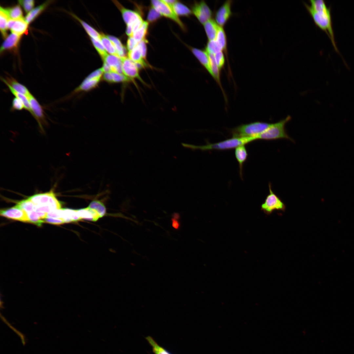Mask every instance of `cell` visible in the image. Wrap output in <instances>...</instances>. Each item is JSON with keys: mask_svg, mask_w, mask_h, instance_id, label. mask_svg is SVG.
I'll return each instance as SVG.
<instances>
[{"mask_svg": "<svg viewBox=\"0 0 354 354\" xmlns=\"http://www.w3.org/2000/svg\"><path fill=\"white\" fill-rule=\"evenodd\" d=\"M228 101L236 115L237 120L241 123L243 129L258 151L263 147L266 140L271 135L268 134L267 128L265 127L254 105L239 100L234 97L227 95Z\"/></svg>", "mask_w": 354, "mask_h": 354, "instance_id": "cell-18", "label": "cell"}, {"mask_svg": "<svg viewBox=\"0 0 354 354\" xmlns=\"http://www.w3.org/2000/svg\"><path fill=\"white\" fill-rule=\"evenodd\" d=\"M344 109V106L336 98L333 91L322 93L317 104V119L321 129L337 120Z\"/></svg>", "mask_w": 354, "mask_h": 354, "instance_id": "cell-21", "label": "cell"}, {"mask_svg": "<svg viewBox=\"0 0 354 354\" xmlns=\"http://www.w3.org/2000/svg\"><path fill=\"white\" fill-rule=\"evenodd\" d=\"M332 91L345 108L354 103V64L335 82Z\"/></svg>", "mask_w": 354, "mask_h": 354, "instance_id": "cell-22", "label": "cell"}, {"mask_svg": "<svg viewBox=\"0 0 354 354\" xmlns=\"http://www.w3.org/2000/svg\"><path fill=\"white\" fill-rule=\"evenodd\" d=\"M2 199L15 214L24 215L38 227L69 243L77 236L64 215L48 207L41 198L28 190H17L12 194H2Z\"/></svg>", "mask_w": 354, "mask_h": 354, "instance_id": "cell-8", "label": "cell"}, {"mask_svg": "<svg viewBox=\"0 0 354 354\" xmlns=\"http://www.w3.org/2000/svg\"><path fill=\"white\" fill-rule=\"evenodd\" d=\"M259 183L254 169L243 172L229 181L174 236L162 243L158 250L174 249L198 234L219 231L236 223L245 216L256 201Z\"/></svg>", "mask_w": 354, "mask_h": 354, "instance_id": "cell-1", "label": "cell"}, {"mask_svg": "<svg viewBox=\"0 0 354 354\" xmlns=\"http://www.w3.org/2000/svg\"><path fill=\"white\" fill-rule=\"evenodd\" d=\"M256 201L272 209H319L325 206L332 207L345 221V216L340 207L335 205L322 194L308 185L275 180L260 181L256 192Z\"/></svg>", "mask_w": 354, "mask_h": 354, "instance_id": "cell-5", "label": "cell"}, {"mask_svg": "<svg viewBox=\"0 0 354 354\" xmlns=\"http://www.w3.org/2000/svg\"><path fill=\"white\" fill-rule=\"evenodd\" d=\"M321 145L339 159L348 174L354 172V135L344 113L320 131Z\"/></svg>", "mask_w": 354, "mask_h": 354, "instance_id": "cell-14", "label": "cell"}, {"mask_svg": "<svg viewBox=\"0 0 354 354\" xmlns=\"http://www.w3.org/2000/svg\"><path fill=\"white\" fill-rule=\"evenodd\" d=\"M269 95L280 104L299 143L307 145L313 142V122L301 102L293 95L277 88H267Z\"/></svg>", "mask_w": 354, "mask_h": 354, "instance_id": "cell-17", "label": "cell"}, {"mask_svg": "<svg viewBox=\"0 0 354 354\" xmlns=\"http://www.w3.org/2000/svg\"><path fill=\"white\" fill-rule=\"evenodd\" d=\"M315 83L322 93L332 91L333 78H332L331 66L329 64H317Z\"/></svg>", "mask_w": 354, "mask_h": 354, "instance_id": "cell-23", "label": "cell"}, {"mask_svg": "<svg viewBox=\"0 0 354 354\" xmlns=\"http://www.w3.org/2000/svg\"><path fill=\"white\" fill-rule=\"evenodd\" d=\"M302 28L308 46L317 64H332L339 57L354 51V42L348 35L338 28L317 22L295 3H283Z\"/></svg>", "mask_w": 354, "mask_h": 354, "instance_id": "cell-4", "label": "cell"}, {"mask_svg": "<svg viewBox=\"0 0 354 354\" xmlns=\"http://www.w3.org/2000/svg\"><path fill=\"white\" fill-rule=\"evenodd\" d=\"M303 148L305 176L309 187L339 207L337 198H343L354 207V194L349 188L348 174L339 159L316 141Z\"/></svg>", "mask_w": 354, "mask_h": 354, "instance_id": "cell-3", "label": "cell"}, {"mask_svg": "<svg viewBox=\"0 0 354 354\" xmlns=\"http://www.w3.org/2000/svg\"><path fill=\"white\" fill-rule=\"evenodd\" d=\"M344 115L346 118L354 135V103L345 108Z\"/></svg>", "mask_w": 354, "mask_h": 354, "instance_id": "cell-24", "label": "cell"}, {"mask_svg": "<svg viewBox=\"0 0 354 354\" xmlns=\"http://www.w3.org/2000/svg\"><path fill=\"white\" fill-rule=\"evenodd\" d=\"M181 41H183L189 48L201 57L207 68L211 71L219 85L223 87L227 95L234 97L239 100L245 102V103L253 104L252 95H253V86L248 84L245 80L227 65L212 56L202 48L194 43L192 39L185 37L183 35L176 34Z\"/></svg>", "mask_w": 354, "mask_h": 354, "instance_id": "cell-12", "label": "cell"}, {"mask_svg": "<svg viewBox=\"0 0 354 354\" xmlns=\"http://www.w3.org/2000/svg\"><path fill=\"white\" fill-rule=\"evenodd\" d=\"M71 63L59 44L42 50L25 48L21 53L19 70L30 83L55 91L69 82Z\"/></svg>", "mask_w": 354, "mask_h": 354, "instance_id": "cell-7", "label": "cell"}, {"mask_svg": "<svg viewBox=\"0 0 354 354\" xmlns=\"http://www.w3.org/2000/svg\"><path fill=\"white\" fill-rule=\"evenodd\" d=\"M46 4L62 28L69 34L82 24L87 12V3L83 0H50Z\"/></svg>", "mask_w": 354, "mask_h": 354, "instance_id": "cell-19", "label": "cell"}, {"mask_svg": "<svg viewBox=\"0 0 354 354\" xmlns=\"http://www.w3.org/2000/svg\"><path fill=\"white\" fill-rule=\"evenodd\" d=\"M54 91L30 83L21 88L4 112L0 133L6 134L13 127L41 131L46 122Z\"/></svg>", "mask_w": 354, "mask_h": 354, "instance_id": "cell-6", "label": "cell"}, {"mask_svg": "<svg viewBox=\"0 0 354 354\" xmlns=\"http://www.w3.org/2000/svg\"><path fill=\"white\" fill-rule=\"evenodd\" d=\"M25 48L32 50L59 46L55 22L48 12L25 19H8Z\"/></svg>", "mask_w": 354, "mask_h": 354, "instance_id": "cell-13", "label": "cell"}, {"mask_svg": "<svg viewBox=\"0 0 354 354\" xmlns=\"http://www.w3.org/2000/svg\"><path fill=\"white\" fill-rule=\"evenodd\" d=\"M25 47L8 24V19H0V75L4 91L8 96L19 92V59Z\"/></svg>", "mask_w": 354, "mask_h": 354, "instance_id": "cell-11", "label": "cell"}, {"mask_svg": "<svg viewBox=\"0 0 354 354\" xmlns=\"http://www.w3.org/2000/svg\"><path fill=\"white\" fill-rule=\"evenodd\" d=\"M258 153L265 155L275 165L279 180L308 185L304 149L300 144L270 136Z\"/></svg>", "mask_w": 354, "mask_h": 354, "instance_id": "cell-9", "label": "cell"}, {"mask_svg": "<svg viewBox=\"0 0 354 354\" xmlns=\"http://www.w3.org/2000/svg\"><path fill=\"white\" fill-rule=\"evenodd\" d=\"M82 282V291L94 306L102 325L109 326L108 313L118 311V304L106 266L77 234L68 243Z\"/></svg>", "mask_w": 354, "mask_h": 354, "instance_id": "cell-2", "label": "cell"}, {"mask_svg": "<svg viewBox=\"0 0 354 354\" xmlns=\"http://www.w3.org/2000/svg\"><path fill=\"white\" fill-rule=\"evenodd\" d=\"M252 101L267 130L276 136L299 143L280 104L269 95L267 88L255 84Z\"/></svg>", "mask_w": 354, "mask_h": 354, "instance_id": "cell-15", "label": "cell"}, {"mask_svg": "<svg viewBox=\"0 0 354 354\" xmlns=\"http://www.w3.org/2000/svg\"><path fill=\"white\" fill-rule=\"evenodd\" d=\"M17 215L19 216L26 231L35 240L54 252L61 265V272L64 276L72 279L80 289L82 290V282L79 277L73 251L71 250L68 243L64 241V239L55 236V234L44 231L24 215L20 214H17Z\"/></svg>", "mask_w": 354, "mask_h": 354, "instance_id": "cell-16", "label": "cell"}, {"mask_svg": "<svg viewBox=\"0 0 354 354\" xmlns=\"http://www.w3.org/2000/svg\"><path fill=\"white\" fill-rule=\"evenodd\" d=\"M130 6L131 2H118L99 15L82 22L66 38L62 46L64 54L72 62L77 59L115 24Z\"/></svg>", "mask_w": 354, "mask_h": 354, "instance_id": "cell-10", "label": "cell"}, {"mask_svg": "<svg viewBox=\"0 0 354 354\" xmlns=\"http://www.w3.org/2000/svg\"><path fill=\"white\" fill-rule=\"evenodd\" d=\"M62 271L57 256L42 243H35L30 251L28 277H55Z\"/></svg>", "mask_w": 354, "mask_h": 354, "instance_id": "cell-20", "label": "cell"}]
</instances>
